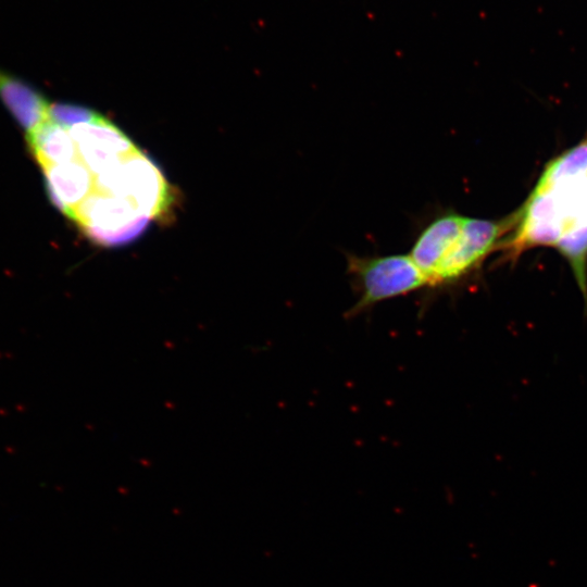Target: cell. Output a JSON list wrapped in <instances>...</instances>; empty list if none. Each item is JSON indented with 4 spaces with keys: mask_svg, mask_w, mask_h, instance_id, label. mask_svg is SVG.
<instances>
[{
    "mask_svg": "<svg viewBox=\"0 0 587 587\" xmlns=\"http://www.w3.org/2000/svg\"><path fill=\"white\" fill-rule=\"evenodd\" d=\"M51 121L74 141L70 160L54 164L68 217L102 247L126 245L167 216L174 190L160 167L114 123L72 103H52Z\"/></svg>",
    "mask_w": 587,
    "mask_h": 587,
    "instance_id": "obj_1",
    "label": "cell"
},
{
    "mask_svg": "<svg viewBox=\"0 0 587 587\" xmlns=\"http://www.w3.org/2000/svg\"><path fill=\"white\" fill-rule=\"evenodd\" d=\"M346 260L347 272L359 295L351 313L428 286L410 254L360 257L349 253Z\"/></svg>",
    "mask_w": 587,
    "mask_h": 587,
    "instance_id": "obj_2",
    "label": "cell"
},
{
    "mask_svg": "<svg viewBox=\"0 0 587 587\" xmlns=\"http://www.w3.org/2000/svg\"><path fill=\"white\" fill-rule=\"evenodd\" d=\"M504 229V223L466 217L462 233L439 266L432 286L459 280L488 254Z\"/></svg>",
    "mask_w": 587,
    "mask_h": 587,
    "instance_id": "obj_3",
    "label": "cell"
},
{
    "mask_svg": "<svg viewBox=\"0 0 587 587\" xmlns=\"http://www.w3.org/2000/svg\"><path fill=\"white\" fill-rule=\"evenodd\" d=\"M465 216L446 212L429 222L415 239L410 257L432 286L442 261L457 243Z\"/></svg>",
    "mask_w": 587,
    "mask_h": 587,
    "instance_id": "obj_4",
    "label": "cell"
},
{
    "mask_svg": "<svg viewBox=\"0 0 587 587\" xmlns=\"http://www.w3.org/2000/svg\"><path fill=\"white\" fill-rule=\"evenodd\" d=\"M0 99L26 132L48 120L50 104L29 83L0 68Z\"/></svg>",
    "mask_w": 587,
    "mask_h": 587,
    "instance_id": "obj_5",
    "label": "cell"
},
{
    "mask_svg": "<svg viewBox=\"0 0 587 587\" xmlns=\"http://www.w3.org/2000/svg\"><path fill=\"white\" fill-rule=\"evenodd\" d=\"M26 142L41 168L67 161L74 151L68 129L49 118L26 133Z\"/></svg>",
    "mask_w": 587,
    "mask_h": 587,
    "instance_id": "obj_6",
    "label": "cell"
},
{
    "mask_svg": "<svg viewBox=\"0 0 587 587\" xmlns=\"http://www.w3.org/2000/svg\"><path fill=\"white\" fill-rule=\"evenodd\" d=\"M573 267L578 285L587 297V225H578L565 232L555 245Z\"/></svg>",
    "mask_w": 587,
    "mask_h": 587,
    "instance_id": "obj_7",
    "label": "cell"
}]
</instances>
